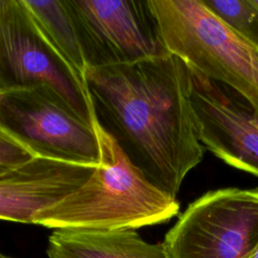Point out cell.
I'll return each instance as SVG.
<instances>
[{"mask_svg": "<svg viewBox=\"0 0 258 258\" xmlns=\"http://www.w3.org/2000/svg\"><path fill=\"white\" fill-rule=\"evenodd\" d=\"M258 244V188L210 190L166 233L168 258H246Z\"/></svg>", "mask_w": 258, "mask_h": 258, "instance_id": "obj_6", "label": "cell"}, {"mask_svg": "<svg viewBox=\"0 0 258 258\" xmlns=\"http://www.w3.org/2000/svg\"><path fill=\"white\" fill-rule=\"evenodd\" d=\"M95 168L33 157L0 173V220L34 224L40 212L73 194Z\"/></svg>", "mask_w": 258, "mask_h": 258, "instance_id": "obj_9", "label": "cell"}, {"mask_svg": "<svg viewBox=\"0 0 258 258\" xmlns=\"http://www.w3.org/2000/svg\"><path fill=\"white\" fill-rule=\"evenodd\" d=\"M218 17L258 50V7L253 0H202Z\"/></svg>", "mask_w": 258, "mask_h": 258, "instance_id": "obj_12", "label": "cell"}, {"mask_svg": "<svg viewBox=\"0 0 258 258\" xmlns=\"http://www.w3.org/2000/svg\"><path fill=\"white\" fill-rule=\"evenodd\" d=\"M87 68L132 63L169 53L148 0H63Z\"/></svg>", "mask_w": 258, "mask_h": 258, "instance_id": "obj_7", "label": "cell"}, {"mask_svg": "<svg viewBox=\"0 0 258 258\" xmlns=\"http://www.w3.org/2000/svg\"><path fill=\"white\" fill-rule=\"evenodd\" d=\"M253 3L258 7V0H253Z\"/></svg>", "mask_w": 258, "mask_h": 258, "instance_id": "obj_16", "label": "cell"}, {"mask_svg": "<svg viewBox=\"0 0 258 258\" xmlns=\"http://www.w3.org/2000/svg\"><path fill=\"white\" fill-rule=\"evenodd\" d=\"M39 85L56 91L95 128L84 78L47 40L23 0H0V93Z\"/></svg>", "mask_w": 258, "mask_h": 258, "instance_id": "obj_5", "label": "cell"}, {"mask_svg": "<svg viewBox=\"0 0 258 258\" xmlns=\"http://www.w3.org/2000/svg\"><path fill=\"white\" fill-rule=\"evenodd\" d=\"M36 25L63 57L84 78L87 69L80 41L71 15L63 0H23Z\"/></svg>", "mask_w": 258, "mask_h": 258, "instance_id": "obj_11", "label": "cell"}, {"mask_svg": "<svg viewBox=\"0 0 258 258\" xmlns=\"http://www.w3.org/2000/svg\"><path fill=\"white\" fill-rule=\"evenodd\" d=\"M101 158L88 180L40 212L34 224L54 230H136L179 213L176 198L151 183L97 122Z\"/></svg>", "mask_w": 258, "mask_h": 258, "instance_id": "obj_2", "label": "cell"}, {"mask_svg": "<svg viewBox=\"0 0 258 258\" xmlns=\"http://www.w3.org/2000/svg\"><path fill=\"white\" fill-rule=\"evenodd\" d=\"M190 73L191 101L203 146L227 164L258 176V117L252 107L231 88Z\"/></svg>", "mask_w": 258, "mask_h": 258, "instance_id": "obj_8", "label": "cell"}, {"mask_svg": "<svg viewBox=\"0 0 258 258\" xmlns=\"http://www.w3.org/2000/svg\"><path fill=\"white\" fill-rule=\"evenodd\" d=\"M246 258H258V244L255 246V248L246 256Z\"/></svg>", "mask_w": 258, "mask_h": 258, "instance_id": "obj_14", "label": "cell"}, {"mask_svg": "<svg viewBox=\"0 0 258 258\" xmlns=\"http://www.w3.org/2000/svg\"><path fill=\"white\" fill-rule=\"evenodd\" d=\"M0 258H10V257H8V256H6V255H4L3 253L0 252Z\"/></svg>", "mask_w": 258, "mask_h": 258, "instance_id": "obj_15", "label": "cell"}, {"mask_svg": "<svg viewBox=\"0 0 258 258\" xmlns=\"http://www.w3.org/2000/svg\"><path fill=\"white\" fill-rule=\"evenodd\" d=\"M48 258H168L161 244L144 241L135 230H54Z\"/></svg>", "mask_w": 258, "mask_h": 258, "instance_id": "obj_10", "label": "cell"}, {"mask_svg": "<svg viewBox=\"0 0 258 258\" xmlns=\"http://www.w3.org/2000/svg\"><path fill=\"white\" fill-rule=\"evenodd\" d=\"M0 131L34 157L93 167L100 163L96 128L48 86L0 93Z\"/></svg>", "mask_w": 258, "mask_h": 258, "instance_id": "obj_4", "label": "cell"}, {"mask_svg": "<svg viewBox=\"0 0 258 258\" xmlns=\"http://www.w3.org/2000/svg\"><path fill=\"white\" fill-rule=\"evenodd\" d=\"M33 157L28 150L0 131V173L21 165Z\"/></svg>", "mask_w": 258, "mask_h": 258, "instance_id": "obj_13", "label": "cell"}, {"mask_svg": "<svg viewBox=\"0 0 258 258\" xmlns=\"http://www.w3.org/2000/svg\"><path fill=\"white\" fill-rule=\"evenodd\" d=\"M166 50L242 96L258 117V50L202 0H148Z\"/></svg>", "mask_w": 258, "mask_h": 258, "instance_id": "obj_3", "label": "cell"}, {"mask_svg": "<svg viewBox=\"0 0 258 258\" xmlns=\"http://www.w3.org/2000/svg\"><path fill=\"white\" fill-rule=\"evenodd\" d=\"M84 81L96 122L151 183L176 198L205 152L185 62L167 53L132 63L87 68Z\"/></svg>", "mask_w": 258, "mask_h": 258, "instance_id": "obj_1", "label": "cell"}]
</instances>
